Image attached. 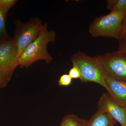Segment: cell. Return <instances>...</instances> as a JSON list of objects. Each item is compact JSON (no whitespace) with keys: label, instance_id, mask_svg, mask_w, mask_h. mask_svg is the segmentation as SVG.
Masks as SVG:
<instances>
[{"label":"cell","instance_id":"6da1fadb","mask_svg":"<svg viewBox=\"0 0 126 126\" xmlns=\"http://www.w3.org/2000/svg\"><path fill=\"white\" fill-rule=\"evenodd\" d=\"M47 24L43 25L37 38L26 48L18 59V66L28 67L36 61L44 60L50 63L53 60L47 50L48 43L54 42L56 39V32L49 31Z\"/></svg>","mask_w":126,"mask_h":126},{"label":"cell","instance_id":"7a4b0ae2","mask_svg":"<svg viewBox=\"0 0 126 126\" xmlns=\"http://www.w3.org/2000/svg\"><path fill=\"white\" fill-rule=\"evenodd\" d=\"M73 65L79 68L82 82H93L99 84L107 90L105 74L99 61L98 55L88 56L81 52H77L70 58Z\"/></svg>","mask_w":126,"mask_h":126},{"label":"cell","instance_id":"3957f363","mask_svg":"<svg viewBox=\"0 0 126 126\" xmlns=\"http://www.w3.org/2000/svg\"><path fill=\"white\" fill-rule=\"evenodd\" d=\"M126 13L111 12L108 15L96 18L89 26V34L94 37L121 39L123 21Z\"/></svg>","mask_w":126,"mask_h":126},{"label":"cell","instance_id":"277c9868","mask_svg":"<svg viewBox=\"0 0 126 126\" xmlns=\"http://www.w3.org/2000/svg\"><path fill=\"white\" fill-rule=\"evenodd\" d=\"M13 40L17 48L18 58L38 36L43 26L39 18H34L26 23H17Z\"/></svg>","mask_w":126,"mask_h":126},{"label":"cell","instance_id":"5b68a950","mask_svg":"<svg viewBox=\"0 0 126 126\" xmlns=\"http://www.w3.org/2000/svg\"><path fill=\"white\" fill-rule=\"evenodd\" d=\"M104 74L112 78L126 81V52L120 50L98 55Z\"/></svg>","mask_w":126,"mask_h":126},{"label":"cell","instance_id":"8992f818","mask_svg":"<svg viewBox=\"0 0 126 126\" xmlns=\"http://www.w3.org/2000/svg\"><path fill=\"white\" fill-rule=\"evenodd\" d=\"M17 48L13 40L0 41V74L7 84L18 66Z\"/></svg>","mask_w":126,"mask_h":126},{"label":"cell","instance_id":"52a82bcc","mask_svg":"<svg viewBox=\"0 0 126 126\" xmlns=\"http://www.w3.org/2000/svg\"><path fill=\"white\" fill-rule=\"evenodd\" d=\"M98 112L109 115L122 126H126V107L119 106L108 94H102L97 102Z\"/></svg>","mask_w":126,"mask_h":126},{"label":"cell","instance_id":"ba28073f","mask_svg":"<svg viewBox=\"0 0 126 126\" xmlns=\"http://www.w3.org/2000/svg\"><path fill=\"white\" fill-rule=\"evenodd\" d=\"M107 91L110 97L119 106L126 107V81L112 78L105 75Z\"/></svg>","mask_w":126,"mask_h":126},{"label":"cell","instance_id":"9c48e42d","mask_svg":"<svg viewBox=\"0 0 126 126\" xmlns=\"http://www.w3.org/2000/svg\"><path fill=\"white\" fill-rule=\"evenodd\" d=\"M116 122L107 114L97 111L89 120L88 126H113Z\"/></svg>","mask_w":126,"mask_h":126},{"label":"cell","instance_id":"30bf717a","mask_svg":"<svg viewBox=\"0 0 126 126\" xmlns=\"http://www.w3.org/2000/svg\"><path fill=\"white\" fill-rule=\"evenodd\" d=\"M88 122L76 115L69 114L63 118L60 126H88Z\"/></svg>","mask_w":126,"mask_h":126},{"label":"cell","instance_id":"8fae6325","mask_svg":"<svg viewBox=\"0 0 126 126\" xmlns=\"http://www.w3.org/2000/svg\"><path fill=\"white\" fill-rule=\"evenodd\" d=\"M107 7L111 12L126 13V0H108Z\"/></svg>","mask_w":126,"mask_h":126},{"label":"cell","instance_id":"7c38bea8","mask_svg":"<svg viewBox=\"0 0 126 126\" xmlns=\"http://www.w3.org/2000/svg\"><path fill=\"white\" fill-rule=\"evenodd\" d=\"M7 12L0 7V36L5 33V17Z\"/></svg>","mask_w":126,"mask_h":126},{"label":"cell","instance_id":"4fadbf2b","mask_svg":"<svg viewBox=\"0 0 126 126\" xmlns=\"http://www.w3.org/2000/svg\"><path fill=\"white\" fill-rule=\"evenodd\" d=\"M72 79L68 74H64L61 75L58 80L59 86L67 87L72 83Z\"/></svg>","mask_w":126,"mask_h":126},{"label":"cell","instance_id":"5bb4252c","mask_svg":"<svg viewBox=\"0 0 126 126\" xmlns=\"http://www.w3.org/2000/svg\"><path fill=\"white\" fill-rule=\"evenodd\" d=\"M16 0H0V7L7 12L10 8L16 4Z\"/></svg>","mask_w":126,"mask_h":126},{"label":"cell","instance_id":"9a60e30c","mask_svg":"<svg viewBox=\"0 0 126 126\" xmlns=\"http://www.w3.org/2000/svg\"><path fill=\"white\" fill-rule=\"evenodd\" d=\"M68 74L72 79H79L81 78V74L79 68L76 65H73L69 72Z\"/></svg>","mask_w":126,"mask_h":126},{"label":"cell","instance_id":"2e32d148","mask_svg":"<svg viewBox=\"0 0 126 126\" xmlns=\"http://www.w3.org/2000/svg\"><path fill=\"white\" fill-rule=\"evenodd\" d=\"M123 31L122 35L123 37L124 34L126 32V13L124 16L122 23Z\"/></svg>","mask_w":126,"mask_h":126},{"label":"cell","instance_id":"e0dca14e","mask_svg":"<svg viewBox=\"0 0 126 126\" xmlns=\"http://www.w3.org/2000/svg\"><path fill=\"white\" fill-rule=\"evenodd\" d=\"M6 84L5 82L4 79L2 78L1 75L0 74V88L4 87Z\"/></svg>","mask_w":126,"mask_h":126},{"label":"cell","instance_id":"ac0fdd59","mask_svg":"<svg viewBox=\"0 0 126 126\" xmlns=\"http://www.w3.org/2000/svg\"><path fill=\"white\" fill-rule=\"evenodd\" d=\"M124 39V38H123ZM125 41L122 43L121 45V49L120 50L124 51L126 52V40L125 39Z\"/></svg>","mask_w":126,"mask_h":126},{"label":"cell","instance_id":"d6986e66","mask_svg":"<svg viewBox=\"0 0 126 126\" xmlns=\"http://www.w3.org/2000/svg\"><path fill=\"white\" fill-rule=\"evenodd\" d=\"M122 38H124L126 39V32L124 34V35H123V37Z\"/></svg>","mask_w":126,"mask_h":126}]
</instances>
